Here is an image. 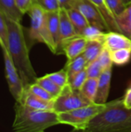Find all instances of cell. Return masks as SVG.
I'll list each match as a JSON object with an SVG mask.
<instances>
[{
  "label": "cell",
  "instance_id": "obj_36",
  "mask_svg": "<svg viewBox=\"0 0 131 132\" xmlns=\"http://www.w3.org/2000/svg\"><path fill=\"white\" fill-rule=\"evenodd\" d=\"M123 2H124V4L126 5H128L131 4V0H123Z\"/></svg>",
  "mask_w": 131,
  "mask_h": 132
},
{
  "label": "cell",
  "instance_id": "obj_3",
  "mask_svg": "<svg viewBox=\"0 0 131 132\" xmlns=\"http://www.w3.org/2000/svg\"><path fill=\"white\" fill-rule=\"evenodd\" d=\"M15 115L12 129L16 132H42L60 125L54 111L36 110L15 102Z\"/></svg>",
  "mask_w": 131,
  "mask_h": 132
},
{
  "label": "cell",
  "instance_id": "obj_29",
  "mask_svg": "<svg viewBox=\"0 0 131 132\" xmlns=\"http://www.w3.org/2000/svg\"><path fill=\"white\" fill-rule=\"evenodd\" d=\"M86 71L87 73V77L89 78H99L102 73L103 72V70L98 61V60H95L94 61L90 63L87 64L86 67Z\"/></svg>",
  "mask_w": 131,
  "mask_h": 132
},
{
  "label": "cell",
  "instance_id": "obj_24",
  "mask_svg": "<svg viewBox=\"0 0 131 132\" xmlns=\"http://www.w3.org/2000/svg\"><path fill=\"white\" fill-rule=\"evenodd\" d=\"M107 32L101 30L100 29L89 25L81 34V36H83L87 40H99L103 42V39Z\"/></svg>",
  "mask_w": 131,
  "mask_h": 132
},
{
  "label": "cell",
  "instance_id": "obj_1",
  "mask_svg": "<svg viewBox=\"0 0 131 132\" xmlns=\"http://www.w3.org/2000/svg\"><path fill=\"white\" fill-rule=\"evenodd\" d=\"M6 19V18H5ZM8 29V53L18 70L24 86L36 82L38 78L29 58V46L27 43L25 29L21 22L6 19Z\"/></svg>",
  "mask_w": 131,
  "mask_h": 132
},
{
  "label": "cell",
  "instance_id": "obj_26",
  "mask_svg": "<svg viewBox=\"0 0 131 132\" xmlns=\"http://www.w3.org/2000/svg\"><path fill=\"white\" fill-rule=\"evenodd\" d=\"M8 29L7 21L4 15L0 11V46L2 50H8Z\"/></svg>",
  "mask_w": 131,
  "mask_h": 132
},
{
  "label": "cell",
  "instance_id": "obj_19",
  "mask_svg": "<svg viewBox=\"0 0 131 132\" xmlns=\"http://www.w3.org/2000/svg\"><path fill=\"white\" fill-rule=\"evenodd\" d=\"M46 19L49 33L57 47L59 32V10L46 12Z\"/></svg>",
  "mask_w": 131,
  "mask_h": 132
},
{
  "label": "cell",
  "instance_id": "obj_11",
  "mask_svg": "<svg viewBox=\"0 0 131 132\" xmlns=\"http://www.w3.org/2000/svg\"><path fill=\"white\" fill-rule=\"evenodd\" d=\"M16 102L36 110L53 111V108H54V101L44 100L32 94L25 88L22 95V97L19 101Z\"/></svg>",
  "mask_w": 131,
  "mask_h": 132
},
{
  "label": "cell",
  "instance_id": "obj_25",
  "mask_svg": "<svg viewBox=\"0 0 131 132\" xmlns=\"http://www.w3.org/2000/svg\"><path fill=\"white\" fill-rule=\"evenodd\" d=\"M46 75L61 88H63L69 84V75L65 67L57 72L49 73Z\"/></svg>",
  "mask_w": 131,
  "mask_h": 132
},
{
  "label": "cell",
  "instance_id": "obj_12",
  "mask_svg": "<svg viewBox=\"0 0 131 132\" xmlns=\"http://www.w3.org/2000/svg\"><path fill=\"white\" fill-rule=\"evenodd\" d=\"M87 39L81 36H76L66 41L62 46L61 54L64 53L67 60H71L83 54Z\"/></svg>",
  "mask_w": 131,
  "mask_h": 132
},
{
  "label": "cell",
  "instance_id": "obj_4",
  "mask_svg": "<svg viewBox=\"0 0 131 132\" xmlns=\"http://www.w3.org/2000/svg\"><path fill=\"white\" fill-rule=\"evenodd\" d=\"M28 13L30 17V28L28 32L30 46L34 43H42L46 44L53 53L56 54V46L49 31L46 11L35 5Z\"/></svg>",
  "mask_w": 131,
  "mask_h": 132
},
{
  "label": "cell",
  "instance_id": "obj_22",
  "mask_svg": "<svg viewBox=\"0 0 131 132\" xmlns=\"http://www.w3.org/2000/svg\"><path fill=\"white\" fill-rule=\"evenodd\" d=\"M98 86V79L97 78H87L85 81L82 87L80 88V91L82 94L91 102L94 103L97 91Z\"/></svg>",
  "mask_w": 131,
  "mask_h": 132
},
{
  "label": "cell",
  "instance_id": "obj_20",
  "mask_svg": "<svg viewBox=\"0 0 131 132\" xmlns=\"http://www.w3.org/2000/svg\"><path fill=\"white\" fill-rule=\"evenodd\" d=\"M87 66L86 60L83 54L76 57L73 60H67V63L65 66L66 70H67L69 77L73 76L76 73H78L86 69Z\"/></svg>",
  "mask_w": 131,
  "mask_h": 132
},
{
  "label": "cell",
  "instance_id": "obj_21",
  "mask_svg": "<svg viewBox=\"0 0 131 132\" xmlns=\"http://www.w3.org/2000/svg\"><path fill=\"white\" fill-rule=\"evenodd\" d=\"M36 83L43 87L46 90H47L53 97L55 98L59 95L63 88L59 87L56 84H55L47 75H45L41 77H38L36 80Z\"/></svg>",
  "mask_w": 131,
  "mask_h": 132
},
{
  "label": "cell",
  "instance_id": "obj_9",
  "mask_svg": "<svg viewBox=\"0 0 131 132\" xmlns=\"http://www.w3.org/2000/svg\"><path fill=\"white\" fill-rule=\"evenodd\" d=\"M78 36L73 27V25L69 17L67 10L59 9V32L56 54H61L63 45L69 39Z\"/></svg>",
  "mask_w": 131,
  "mask_h": 132
},
{
  "label": "cell",
  "instance_id": "obj_23",
  "mask_svg": "<svg viewBox=\"0 0 131 132\" xmlns=\"http://www.w3.org/2000/svg\"><path fill=\"white\" fill-rule=\"evenodd\" d=\"M110 53L113 63L118 66L128 63L131 59V49H120L110 51Z\"/></svg>",
  "mask_w": 131,
  "mask_h": 132
},
{
  "label": "cell",
  "instance_id": "obj_5",
  "mask_svg": "<svg viewBox=\"0 0 131 132\" xmlns=\"http://www.w3.org/2000/svg\"><path fill=\"white\" fill-rule=\"evenodd\" d=\"M106 107L107 104L92 103L73 111L59 113L58 118L60 124L69 125L74 130L85 131L91 121L103 111Z\"/></svg>",
  "mask_w": 131,
  "mask_h": 132
},
{
  "label": "cell",
  "instance_id": "obj_2",
  "mask_svg": "<svg viewBox=\"0 0 131 132\" xmlns=\"http://www.w3.org/2000/svg\"><path fill=\"white\" fill-rule=\"evenodd\" d=\"M87 132H131V109L127 108L120 98L107 103L103 111L95 117Z\"/></svg>",
  "mask_w": 131,
  "mask_h": 132
},
{
  "label": "cell",
  "instance_id": "obj_18",
  "mask_svg": "<svg viewBox=\"0 0 131 132\" xmlns=\"http://www.w3.org/2000/svg\"><path fill=\"white\" fill-rule=\"evenodd\" d=\"M103 43L99 40H87L85 50L83 53L87 64L94 61L98 58L103 49Z\"/></svg>",
  "mask_w": 131,
  "mask_h": 132
},
{
  "label": "cell",
  "instance_id": "obj_32",
  "mask_svg": "<svg viewBox=\"0 0 131 132\" xmlns=\"http://www.w3.org/2000/svg\"><path fill=\"white\" fill-rule=\"evenodd\" d=\"M106 2L115 17L121 13L127 6L123 0H106Z\"/></svg>",
  "mask_w": 131,
  "mask_h": 132
},
{
  "label": "cell",
  "instance_id": "obj_7",
  "mask_svg": "<svg viewBox=\"0 0 131 132\" xmlns=\"http://www.w3.org/2000/svg\"><path fill=\"white\" fill-rule=\"evenodd\" d=\"M2 53L5 63V77L8 82L9 91L15 101H19L24 92L25 86L20 74L8 53V51L4 49L2 50Z\"/></svg>",
  "mask_w": 131,
  "mask_h": 132
},
{
  "label": "cell",
  "instance_id": "obj_14",
  "mask_svg": "<svg viewBox=\"0 0 131 132\" xmlns=\"http://www.w3.org/2000/svg\"><path fill=\"white\" fill-rule=\"evenodd\" d=\"M0 11L6 19L16 22H21L24 15L15 0H0Z\"/></svg>",
  "mask_w": 131,
  "mask_h": 132
},
{
  "label": "cell",
  "instance_id": "obj_13",
  "mask_svg": "<svg viewBox=\"0 0 131 132\" xmlns=\"http://www.w3.org/2000/svg\"><path fill=\"white\" fill-rule=\"evenodd\" d=\"M112 77V67L108 68L102 73L98 78L97 91L95 97L94 103L97 104H107L110 94V84Z\"/></svg>",
  "mask_w": 131,
  "mask_h": 132
},
{
  "label": "cell",
  "instance_id": "obj_10",
  "mask_svg": "<svg viewBox=\"0 0 131 132\" xmlns=\"http://www.w3.org/2000/svg\"><path fill=\"white\" fill-rule=\"evenodd\" d=\"M103 43L104 47L110 51L120 49H131L130 39L119 32H107L105 34Z\"/></svg>",
  "mask_w": 131,
  "mask_h": 132
},
{
  "label": "cell",
  "instance_id": "obj_8",
  "mask_svg": "<svg viewBox=\"0 0 131 132\" xmlns=\"http://www.w3.org/2000/svg\"><path fill=\"white\" fill-rule=\"evenodd\" d=\"M73 7L77 9L85 16L90 26H96L107 32H110L103 15L90 0H73Z\"/></svg>",
  "mask_w": 131,
  "mask_h": 132
},
{
  "label": "cell",
  "instance_id": "obj_28",
  "mask_svg": "<svg viewBox=\"0 0 131 132\" xmlns=\"http://www.w3.org/2000/svg\"><path fill=\"white\" fill-rule=\"evenodd\" d=\"M87 73L86 69L73 76L69 77V85L75 90H80L85 81L87 80Z\"/></svg>",
  "mask_w": 131,
  "mask_h": 132
},
{
  "label": "cell",
  "instance_id": "obj_34",
  "mask_svg": "<svg viewBox=\"0 0 131 132\" xmlns=\"http://www.w3.org/2000/svg\"><path fill=\"white\" fill-rule=\"evenodd\" d=\"M124 104L127 108L131 109V85L130 87L127 89L124 97H123Z\"/></svg>",
  "mask_w": 131,
  "mask_h": 132
},
{
  "label": "cell",
  "instance_id": "obj_30",
  "mask_svg": "<svg viewBox=\"0 0 131 132\" xmlns=\"http://www.w3.org/2000/svg\"><path fill=\"white\" fill-rule=\"evenodd\" d=\"M36 5L40 6L46 12L58 11L60 9V5L58 0H35Z\"/></svg>",
  "mask_w": 131,
  "mask_h": 132
},
{
  "label": "cell",
  "instance_id": "obj_17",
  "mask_svg": "<svg viewBox=\"0 0 131 132\" xmlns=\"http://www.w3.org/2000/svg\"><path fill=\"white\" fill-rule=\"evenodd\" d=\"M69 17L73 25V27L78 36H81L84 29L90 25L85 16L76 8L72 7L66 9Z\"/></svg>",
  "mask_w": 131,
  "mask_h": 132
},
{
  "label": "cell",
  "instance_id": "obj_6",
  "mask_svg": "<svg viewBox=\"0 0 131 132\" xmlns=\"http://www.w3.org/2000/svg\"><path fill=\"white\" fill-rule=\"evenodd\" d=\"M93 102L88 100L80 91V90L73 89L69 84L64 87L59 94L54 100L53 111L57 114L73 111Z\"/></svg>",
  "mask_w": 131,
  "mask_h": 132
},
{
  "label": "cell",
  "instance_id": "obj_35",
  "mask_svg": "<svg viewBox=\"0 0 131 132\" xmlns=\"http://www.w3.org/2000/svg\"><path fill=\"white\" fill-rule=\"evenodd\" d=\"M60 5V9H69L73 7V0H58Z\"/></svg>",
  "mask_w": 131,
  "mask_h": 132
},
{
  "label": "cell",
  "instance_id": "obj_15",
  "mask_svg": "<svg viewBox=\"0 0 131 132\" xmlns=\"http://www.w3.org/2000/svg\"><path fill=\"white\" fill-rule=\"evenodd\" d=\"M90 1L95 5V6L97 8V9L103 15V19H105L110 29V31H115V32H120L117 24L116 17L112 12V11L110 9L109 6L107 5L106 0H90Z\"/></svg>",
  "mask_w": 131,
  "mask_h": 132
},
{
  "label": "cell",
  "instance_id": "obj_16",
  "mask_svg": "<svg viewBox=\"0 0 131 132\" xmlns=\"http://www.w3.org/2000/svg\"><path fill=\"white\" fill-rule=\"evenodd\" d=\"M116 21L120 32L131 39V4L116 16Z\"/></svg>",
  "mask_w": 131,
  "mask_h": 132
},
{
  "label": "cell",
  "instance_id": "obj_27",
  "mask_svg": "<svg viewBox=\"0 0 131 132\" xmlns=\"http://www.w3.org/2000/svg\"><path fill=\"white\" fill-rule=\"evenodd\" d=\"M25 88L27 89L32 94H33L44 100H47V101H54L55 100L54 97H53L47 90H46L43 87H42L40 85H39L36 82L25 87Z\"/></svg>",
  "mask_w": 131,
  "mask_h": 132
},
{
  "label": "cell",
  "instance_id": "obj_33",
  "mask_svg": "<svg viewBox=\"0 0 131 132\" xmlns=\"http://www.w3.org/2000/svg\"><path fill=\"white\" fill-rule=\"evenodd\" d=\"M20 10L24 13H28L30 9L36 5L35 0H15Z\"/></svg>",
  "mask_w": 131,
  "mask_h": 132
},
{
  "label": "cell",
  "instance_id": "obj_31",
  "mask_svg": "<svg viewBox=\"0 0 131 132\" xmlns=\"http://www.w3.org/2000/svg\"><path fill=\"white\" fill-rule=\"evenodd\" d=\"M98 61L100 62L102 68L103 70L113 67V62L111 60V56H110V51L107 49V48H103L102 52L100 53V56L97 58Z\"/></svg>",
  "mask_w": 131,
  "mask_h": 132
}]
</instances>
